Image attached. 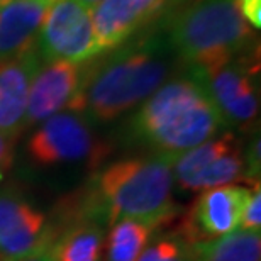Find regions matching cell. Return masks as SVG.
<instances>
[{"label": "cell", "mask_w": 261, "mask_h": 261, "mask_svg": "<svg viewBox=\"0 0 261 261\" xmlns=\"http://www.w3.org/2000/svg\"><path fill=\"white\" fill-rule=\"evenodd\" d=\"M58 236L60 234H56L53 227H48L43 243L28 256L15 261H56V241H58Z\"/></svg>", "instance_id": "44dd1931"}, {"label": "cell", "mask_w": 261, "mask_h": 261, "mask_svg": "<svg viewBox=\"0 0 261 261\" xmlns=\"http://www.w3.org/2000/svg\"><path fill=\"white\" fill-rule=\"evenodd\" d=\"M222 127L221 114L192 76L163 83L133 119L136 138L160 153L171 154L205 143Z\"/></svg>", "instance_id": "7a4b0ae2"}, {"label": "cell", "mask_w": 261, "mask_h": 261, "mask_svg": "<svg viewBox=\"0 0 261 261\" xmlns=\"http://www.w3.org/2000/svg\"><path fill=\"white\" fill-rule=\"evenodd\" d=\"M249 197L251 190L238 185L203 190L187 212L180 226V236L194 244L234 232L239 229Z\"/></svg>", "instance_id": "ba28073f"}, {"label": "cell", "mask_w": 261, "mask_h": 261, "mask_svg": "<svg viewBox=\"0 0 261 261\" xmlns=\"http://www.w3.org/2000/svg\"><path fill=\"white\" fill-rule=\"evenodd\" d=\"M259 138H256L251 143V148H249L248 151V175H249V178L253 180V176L259 173Z\"/></svg>", "instance_id": "cb8c5ba5"}, {"label": "cell", "mask_w": 261, "mask_h": 261, "mask_svg": "<svg viewBox=\"0 0 261 261\" xmlns=\"http://www.w3.org/2000/svg\"><path fill=\"white\" fill-rule=\"evenodd\" d=\"M238 146V139L232 133H224L216 139H208L205 143L195 146L185 153L176 156L173 163V173L180 185H184L190 176H194L197 171L205 168L214 160L221 158L227 151Z\"/></svg>", "instance_id": "ac0fdd59"}, {"label": "cell", "mask_w": 261, "mask_h": 261, "mask_svg": "<svg viewBox=\"0 0 261 261\" xmlns=\"http://www.w3.org/2000/svg\"><path fill=\"white\" fill-rule=\"evenodd\" d=\"M41 2H46V4H51L53 0H41Z\"/></svg>", "instance_id": "4316f807"}, {"label": "cell", "mask_w": 261, "mask_h": 261, "mask_svg": "<svg viewBox=\"0 0 261 261\" xmlns=\"http://www.w3.org/2000/svg\"><path fill=\"white\" fill-rule=\"evenodd\" d=\"M189 261H261V234L236 229L212 241L194 243L189 248Z\"/></svg>", "instance_id": "5bb4252c"}, {"label": "cell", "mask_w": 261, "mask_h": 261, "mask_svg": "<svg viewBox=\"0 0 261 261\" xmlns=\"http://www.w3.org/2000/svg\"><path fill=\"white\" fill-rule=\"evenodd\" d=\"M106 248V261H138L139 254L144 251L153 229L141 222L122 219L112 224Z\"/></svg>", "instance_id": "e0dca14e"}, {"label": "cell", "mask_w": 261, "mask_h": 261, "mask_svg": "<svg viewBox=\"0 0 261 261\" xmlns=\"http://www.w3.org/2000/svg\"><path fill=\"white\" fill-rule=\"evenodd\" d=\"M198 2H202V0H168V2H166V7H165V10H166L165 14L176 12V10L190 7V5L198 4Z\"/></svg>", "instance_id": "d4e9b609"}, {"label": "cell", "mask_w": 261, "mask_h": 261, "mask_svg": "<svg viewBox=\"0 0 261 261\" xmlns=\"http://www.w3.org/2000/svg\"><path fill=\"white\" fill-rule=\"evenodd\" d=\"M189 248L190 244L180 234L166 236L144 249L138 261H189Z\"/></svg>", "instance_id": "d6986e66"}, {"label": "cell", "mask_w": 261, "mask_h": 261, "mask_svg": "<svg viewBox=\"0 0 261 261\" xmlns=\"http://www.w3.org/2000/svg\"><path fill=\"white\" fill-rule=\"evenodd\" d=\"M92 61L85 63L71 112H88L98 121H112L146 100L163 85L171 68L160 39H141L100 63Z\"/></svg>", "instance_id": "6da1fadb"}, {"label": "cell", "mask_w": 261, "mask_h": 261, "mask_svg": "<svg viewBox=\"0 0 261 261\" xmlns=\"http://www.w3.org/2000/svg\"><path fill=\"white\" fill-rule=\"evenodd\" d=\"M39 63L38 44L28 53L0 63V133L19 134L24 127L29 88Z\"/></svg>", "instance_id": "7c38bea8"}, {"label": "cell", "mask_w": 261, "mask_h": 261, "mask_svg": "<svg viewBox=\"0 0 261 261\" xmlns=\"http://www.w3.org/2000/svg\"><path fill=\"white\" fill-rule=\"evenodd\" d=\"M0 2H2V0H0Z\"/></svg>", "instance_id": "f1b7e54d"}, {"label": "cell", "mask_w": 261, "mask_h": 261, "mask_svg": "<svg viewBox=\"0 0 261 261\" xmlns=\"http://www.w3.org/2000/svg\"><path fill=\"white\" fill-rule=\"evenodd\" d=\"M259 227H261V192H259V184H256L246 207H244L241 222H239V229H243V231H259Z\"/></svg>", "instance_id": "ffe728a7"}, {"label": "cell", "mask_w": 261, "mask_h": 261, "mask_svg": "<svg viewBox=\"0 0 261 261\" xmlns=\"http://www.w3.org/2000/svg\"><path fill=\"white\" fill-rule=\"evenodd\" d=\"M49 4L41 0L0 2V63L36 48Z\"/></svg>", "instance_id": "4fadbf2b"}, {"label": "cell", "mask_w": 261, "mask_h": 261, "mask_svg": "<svg viewBox=\"0 0 261 261\" xmlns=\"http://www.w3.org/2000/svg\"><path fill=\"white\" fill-rule=\"evenodd\" d=\"M236 5L251 28H261V0H236Z\"/></svg>", "instance_id": "7402d4cb"}, {"label": "cell", "mask_w": 261, "mask_h": 261, "mask_svg": "<svg viewBox=\"0 0 261 261\" xmlns=\"http://www.w3.org/2000/svg\"><path fill=\"white\" fill-rule=\"evenodd\" d=\"M28 153L36 165L53 166L88 160L97 163L106 156V146L93 136L80 112H58L28 141Z\"/></svg>", "instance_id": "52a82bcc"}, {"label": "cell", "mask_w": 261, "mask_h": 261, "mask_svg": "<svg viewBox=\"0 0 261 261\" xmlns=\"http://www.w3.org/2000/svg\"><path fill=\"white\" fill-rule=\"evenodd\" d=\"M78 2H82L87 9H90V10H92V9H95L97 5L102 2V0H78Z\"/></svg>", "instance_id": "484cf974"}, {"label": "cell", "mask_w": 261, "mask_h": 261, "mask_svg": "<svg viewBox=\"0 0 261 261\" xmlns=\"http://www.w3.org/2000/svg\"><path fill=\"white\" fill-rule=\"evenodd\" d=\"M85 65L51 61L36 73L28 95L24 126L43 122L63 109L71 111L80 93Z\"/></svg>", "instance_id": "9c48e42d"}, {"label": "cell", "mask_w": 261, "mask_h": 261, "mask_svg": "<svg viewBox=\"0 0 261 261\" xmlns=\"http://www.w3.org/2000/svg\"><path fill=\"white\" fill-rule=\"evenodd\" d=\"M168 0H102L93 9L92 25L95 43L111 51L160 17Z\"/></svg>", "instance_id": "30bf717a"}, {"label": "cell", "mask_w": 261, "mask_h": 261, "mask_svg": "<svg viewBox=\"0 0 261 261\" xmlns=\"http://www.w3.org/2000/svg\"><path fill=\"white\" fill-rule=\"evenodd\" d=\"M0 180H2V171H0Z\"/></svg>", "instance_id": "83f0119b"}, {"label": "cell", "mask_w": 261, "mask_h": 261, "mask_svg": "<svg viewBox=\"0 0 261 261\" xmlns=\"http://www.w3.org/2000/svg\"><path fill=\"white\" fill-rule=\"evenodd\" d=\"M44 216L17 195H0V259L28 256L43 243Z\"/></svg>", "instance_id": "8fae6325"}, {"label": "cell", "mask_w": 261, "mask_h": 261, "mask_svg": "<svg viewBox=\"0 0 261 261\" xmlns=\"http://www.w3.org/2000/svg\"><path fill=\"white\" fill-rule=\"evenodd\" d=\"M19 134L0 133V171L12 166L14 161V146Z\"/></svg>", "instance_id": "603a6c76"}, {"label": "cell", "mask_w": 261, "mask_h": 261, "mask_svg": "<svg viewBox=\"0 0 261 261\" xmlns=\"http://www.w3.org/2000/svg\"><path fill=\"white\" fill-rule=\"evenodd\" d=\"M38 51L44 61L85 65L100 56L92 25V10L78 0H53L38 36Z\"/></svg>", "instance_id": "8992f818"}, {"label": "cell", "mask_w": 261, "mask_h": 261, "mask_svg": "<svg viewBox=\"0 0 261 261\" xmlns=\"http://www.w3.org/2000/svg\"><path fill=\"white\" fill-rule=\"evenodd\" d=\"M103 246L102 227L93 221L80 222L58 236L56 261H103Z\"/></svg>", "instance_id": "9a60e30c"}, {"label": "cell", "mask_w": 261, "mask_h": 261, "mask_svg": "<svg viewBox=\"0 0 261 261\" xmlns=\"http://www.w3.org/2000/svg\"><path fill=\"white\" fill-rule=\"evenodd\" d=\"M244 161L239 144L231 151H227L226 154H222L221 158L214 160L212 163H208L205 168L197 171L194 176H190L185 181L184 189L187 190H208V189H217V187H226L234 181H239L244 176Z\"/></svg>", "instance_id": "2e32d148"}, {"label": "cell", "mask_w": 261, "mask_h": 261, "mask_svg": "<svg viewBox=\"0 0 261 261\" xmlns=\"http://www.w3.org/2000/svg\"><path fill=\"white\" fill-rule=\"evenodd\" d=\"M168 44L190 70H208L258 48L236 0H202L168 14Z\"/></svg>", "instance_id": "3957f363"}, {"label": "cell", "mask_w": 261, "mask_h": 261, "mask_svg": "<svg viewBox=\"0 0 261 261\" xmlns=\"http://www.w3.org/2000/svg\"><path fill=\"white\" fill-rule=\"evenodd\" d=\"M254 51V49H253ZM246 53L208 70H190V76L200 83L221 114L224 126H236L246 130L254 124L259 112V95L254 83L256 55Z\"/></svg>", "instance_id": "5b68a950"}, {"label": "cell", "mask_w": 261, "mask_h": 261, "mask_svg": "<svg viewBox=\"0 0 261 261\" xmlns=\"http://www.w3.org/2000/svg\"><path fill=\"white\" fill-rule=\"evenodd\" d=\"M176 156L160 153L148 158H130L103 170L98 178V194L109 222L129 219L154 231L173 219L178 212L171 198Z\"/></svg>", "instance_id": "277c9868"}]
</instances>
